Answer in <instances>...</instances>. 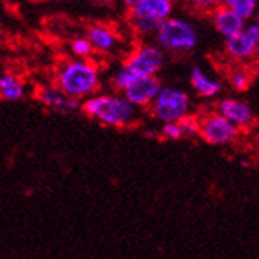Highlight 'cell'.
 Wrapping results in <instances>:
<instances>
[{
	"instance_id": "1",
	"label": "cell",
	"mask_w": 259,
	"mask_h": 259,
	"mask_svg": "<svg viewBox=\"0 0 259 259\" xmlns=\"http://www.w3.org/2000/svg\"><path fill=\"white\" fill-rule=\"evenodd\" d=\"M100 86L99 69L86 59L65 61L56 75V88L65 96L81 100L91 97Z\"/></svg>"
},
{
	"instance_id": "21",
	"label": "cell",
	"mask_w": 259,
	"mask_h": 259,
	"mask_svg": "<svg viewBox=\"0 0 259 259\" xmlns=\"http://www.w3.org/2000/svg\"><path fill=\"white\" fill-rule=\"evenodd\" d=\"M188 2L200 11H213L218 7V0H188Z\"/></svg>"
},
{
	"instance_id": "7",
	"label": "cell",
	"mask_w": 259,
	"mask_h": 259,
	"mask_svg": "<svg viewBox=\"0 0 259 259\" xmlns=\"http://www.w3.org/2000/svg\"><path fill=\"white\" fill-rule=\"evenodd\" d=\"M259 47V26L257 22H250L242 32L224 41V51L234 61H248L254 58Z\"/></svg>"
},
{
	"instance_id": "5",
	"label": "cell",
	"mask_w": 259,
	"mask_h": 259,
	"mask_svg": "<svg viewBox=\"0 0 259 259\" xmlns=\"http://www.w3.org/2000/svg\"><path fill=\"white\" fill-rule=\"evenodd\" d=\"M153 115L162 122H178L182 118L189 115V96L185 91L175 88H161L150 105Z\"/></svg>"
},
{
	"instance_id": "6",
	"label": "cell",
	"mask_w": 259,
	"mask_h": 259,
	"mask_svg": "<svg viewBox=\"0 0 259 259\" xmlns=\"http://www.w3.org/2000/svg\"><path fill=\"white\" fill-rule=\"evenodd\" d=\"M200 119V129H199V137L205 140L208 145H228L237 140L240 135V129L235 127L231 121L223 118L221 115L208 113Z\"/></svg>"
},
{
	"instance_id": "15",
	"label": "cell",
	"mask_w": 259,
	"mask_h": 259,
	"mask_svg": "<svg viewBox=\"0 0 259 259\" xmlns=\"http://www.w3.org/2000/svg\"><path fill=\"white\" fill-rule=\"evenodd\" d=\"M26 93L24 83L15 73L5 72L0 75V97L4 100H19Z\"/></svg>"
},
{
	"instance_id": "23",
	"label": "cell",
	"mask_w": 259,
	"mask_h": 259,
	"mask_svg": "<svg viewBox=\"0 0 259 259\" xmlns=\"http://www.w3.org/2000/svg\"><path fill=\"white\" fill-rule=\"evenodd\" d=\"M33 193H35V189H33V188H29V189H26V196H32Z\"/></svg>"
},
{
	"instance_id": "14",
	"label": "cell",
	"mask_w": 259,
	"mask_h": 259,
	"mask_svg": "<svg viewBox=\"0 0 259 259\" xmlns=\"http://www.w3.org/2000/svg\"><path fill=\"white\" fill-rule=\"evenodd\" d=\"M86 38L91 43L93 50L99 53H110L116 47V41H118L115 32L102 24H94L89 27L86 32Z\"/></svg>"
},
{
	"instance_id": "17",
	"label": "cell",
	"mask_w": 259,
	"mask_h": 259,
	"mask_svg": "<svg viewBox=\"0 0 259 259\" xmlns=\"http://www.w3.org/2000/svg\"><path fill=\"white\" fill-rule=\"evenodd\" d=\"M180 129H182L183 137H197L200 129V119L193 115H186L178 121Z\"/></svg>"
},
{
	"instance_id": "8",
	"label": "cell",
	"mask_w": 259,
	"mask_h": 259,
	"mask_svg": "<svg viewBox=\"0 0 259 259\" xmlns=\"http://www.w3.org/2000/svg\"><path fill=\"white\" fill-rule=\"evenodd\" d=\"M217 113L231 121L235 127L245 129L254 122V111L248 102L235 97L221 99L217 104Z\"/></svg>"
},
{
	"instance_id": "10",
	"label": "cell",
	"mask_w": 259,
	"mask_h": 259,
	"mask_svg": "<svg viewBox=\"0 0 259 259\" xmlns=\"http://www.w3.org/2000/svg\"><path fill=\"white\" fill-rule=\"evenodd\" d=\"M174 13V0H140L131 10V21H146L159 26V22Z\"/></svg>"
},
{
	"instance_id": "3",
	"label": "cell",
	"mask_w": 259,
	"mask_h": 259,
	"mask_svg": "<svg viewBox=\"0 0 259 259\" xmlns=\"http://www.w3.org/2000/svg\"><path fill=\"white\" fill-rule=\"evenodd\" d=\"M164 61L165 54L157 45H140L116 72L113 80L115 86L119 91H124L131 83L139 80V78L156 76V73L162 69Z\"/></svg>"
},
{
	"instance_id": "25",
	"label": "cell",
	"mask_w": 259,
	"mask_h": 259,
	"mask_svg": "<svg viewBox=\"0 0 259 259\" xmlns=\"http://www.w3.org/2000/svg\"><path fill=\"white\" fill-rule=\"evenodd\" d=\"M30 2H32V4H41L43 0H30Z\"/></svg>"
},
{
	"instance_id": "11",
	"label": "cell",
	"mask_w": 259,
	"mask_h": 259,
	"mask_svg": "<svg viewBox=\"0 0 259 259\" xmlns=\"http://www.w3.org/2000/svg\"><path fill=\"white\" fill-rule=\"evenodd\" d=\"M211 21L217 32L221 37H224V40L237 35L246 26V21H243L239 15H235L232 10L221 5L211 11Z\"/></svg>"
},
{
	"instance_id": "19",
	"label": "cell",
	"mask_w": 259,
	"mask_h": 259,
	"mask_svg": "<svg viewBox=\"0 0 259 259\" xmlns=\"http://www.w3.org/2000/svg\"><path fill=\"white\" fill-rule=\"evenodd\" d=\"M70 50L72 53L76 56V59H84L88 58V56H91L93 54V47H91V43L88 41L86 37H78L72 41L70 45Z\"/></svg>"
},
{
	"instance_id": "9",
	"label": "cell",
	"mask_w": 259,
	"mask_h": 259,
	"mask_svg": "<svg viewBox=\"0 0 259 259\" xmlns=\"http://www.w3.org/2000/svg\"><path fill=\"white\" fill-rule=\"evenodd\" d=\"M161 81L156 76H145L139 78L134 83H131L124 91L122 96L127 100L131 105L137 107H150L153 100L161 91Z\"/></svg>"
},
{
	"instance_id": "2",
	"label": "cell",
	"mask_w": 259,
	"mask_h": 259,
	"mask_svg": "<svg viewBox=\"0 0 259 259\" xmlns=\"http://www.w3.org/2000/svg\"><path fill=\"white\" fill-rule=\"evenodd\" d=\"M81 110L108 127H126L135 118V107L118 94H93L81 104Z\"/></svg>"
},
{
	"instance_id": "4",
	"label": "cell",
	"mask_w": 259,
	"mask_h": 259,
	"mask_svg": "<svg viewBox=\"0 0 259 259\" xmlns=\"http://www.w3.org/2000/svg\"><path fill=\"white\" fill-rule=\"evenodd\" d=\"M156 45L162 51L170 53H188L197 47L199 33L194 26L185 18H167L159 22L154 32Z\"/></svg>"
},
{
	"instance_id": "18",
	"label": "cell",
	"mask_w": 259,
	"mask_h": 259,
	"mask_svg": "<svg viewBox=\"0 0 259 259\" xmlns=\"http://www.w3.org/2000/svg\"><path fill=\"white\" fill-rule=\"evenodd\" d=\"M229 81L234 89H237V91H245V89L250 86L251 76L245 69H235L229 75Z\"/></svg>"
},
{
	"instance_id": "16",
	"label": "cell",
	"mask_w": 259,
	"mask_h": 259,
	"mask_svg": "<svg viewBox=\"0 0 259 259\" xmlns=\"http://www.w3.org/2000/svg\"><path fill=\"white\" fill-rule=\"evenodd\" d=\"M218 5L232 10L243 21H250L257 8V0H218Z\"/></svg>"
},
{
	"instance_id": "12",
	"label": "cell",
	"mask_w": 259,
	"mask_h": 259,
	"mask_svg": "<svg viewBox=\"0 0 259 259\" xmlns=\"http://www.w3.org/2000/svg\"><path fill=\"white\" fill-rule=\"evenodd\" d=\"M38 99L45 107H48L50 110H54V111H58V113H62V115H70V113H73V111L81 108L80 100L65 96L56 86L43 88L38 93Z\"/></svg>"
},
{
	"instance_id": "13",
	"label": "cell",
	"mask_w": 259,
	"mask_h": 259,
	"mask_svg": "<svg viewBox=\"0 0 259 259\" xmlns=\"http://www.w3.org/2000/svg\"><path fill=\"white\" fill-rule=\"evenodd\" d=\"M191 84H193L194 91L200 96V97H205V99H211L215 97L221 93L223 89V84L220 80H215V78H211L202 67L196 65L193 67V70H191Z\"/></svg>"
},
{
	"instance_id": "20",
	"label": "cell",
	"mask_w": 259,
	"mask_h": 259,
	"mask_svg": "<svg viewBox=\"0 0 259 259\" xmlns=\"http://www.w3.org/2000/svg\"><path fill=\"white\" fill-rule=\"evenodd\" d=\"M161 135L167 140H180L183 139L182 129H180L178 122H164L161 127Z\"/></svg>"
},
{
	"instance_id": "24",
	"label": "cell",
	"mask_w": 259,
	"mask_h": 259,
	"mask_svg": "<svg viewBox=\"0 0 259 259\" xmlns=\"http://www.w3.org/2000/svg\"><path fill=\"white\" fill-rule=\"evenodd\" d=\"M99 2H100V4H113L115 0H99Z\"/></svg>"
},
{
	"instance_id": "22",
	"label": "cell",
	"mask_w": 259,
	"mask_h": 259,
	"mask_svg": "<svg viewBox=\"0 0 259 259\" xmlns=\"http://www.w3.org/2000/svg\"><path fill=\"white\" fill-rule=\"evenodd\" d=\"M139 2H140V0H122V4H124V7L129 8V10H132Z\"/></svg>"
}]
</instances>
